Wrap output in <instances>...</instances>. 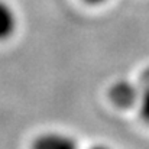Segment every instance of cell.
Returning <instances> with one entry per match:
<instances>
[{
    "mask_svg": "<svg viewBox=\"0 0 149 149\" xmlns=\"http://www.w3.org/2000/svg\"><path fill=\"white\" fill-rule=\"evenodd\" d=\"M90 149H110L109 146H104V145H96V146H91Z\"/></svg>",
    "mask_w": 149,
    "mask_h": 149,
    "instance_id": "8992f818",
    "label": "cell"
},
{
    "mask_svg": "<svg viewBox=\"0 0 149 149\" xmlns=\"http://www.w3.org/2000/svg\"><path fill=\"white\" fill-rule=\"evenodd\" d=\"M17 29V15L15 9L4 0H0V41H6L15 35Z\"/></svg>",
    "mask_w": 149,
    "mask_h": 149,
    "instance_id": "3957f363",
    "label": "cell"
},
{
    "mask_svg": "<svg viewBox=\"0 0 149 149\" xmlns=\"http://www.w3.org/2000/svg\"><path fill=\"white\" fill-rule=\"evenodd\" d=\"M109 99L119 109H130L139 104L141 88L129 80H117L109 88Z\"/></svg>",
    "mask_w": 149,
    "mask_h": 149,
    "instance_id": "6da1fadb",
    "label": "cell"
},
{
    "mask_svg": "<svg viewBox=\"0 0 149 149\" xmlns=\"http://www.w3.org/2000/svg\"><path fill=\"white\" fill-rule=\"evenodd\" d=\"M141 100H139V113L145 123L149 125V65L142 71L139 78Z\"/></svg>",
    "mask_w": 149,
    "mask_h": 149,
    "instance_id": "277c9868",
    "label": "cell"
},
{
    "mask_svg": "<svg viewBox=\"0 0 149 149\" xmlns=\"http://www.w3.org/2000/svg\"><path fill=\"white\" fill-rule=\"evenodd\" d=\"M31 149H78V143L67 133L47 132L32 141Z\"/></svg>",
    "mask_w": 149,
    "mask_h": 149,
    "instance_id": "7a4b0ae2",
    "label": "cell"
},
{
    "mask_svg": "<svg viewBox=\"0 0 149 149\" xmlns=\"http://www.w3.org/2000/svg\"><path fill=\"white\" fill-rule=\"evenodd\" d=\"M87 4H91V6H99V4H103V3H106V1H109V0H84Z\"/></svg>",
    "mask_w": 149,
    "mask_h": 149,
    "instance_id": "5b68a950",
    "label": "cell"
}]
</instances>
